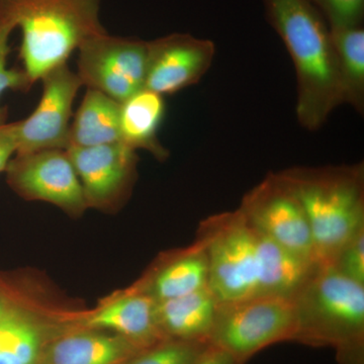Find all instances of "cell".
<instances>
[{"label":"cell","instance_id":"e0dca14e","mask_svg":"<svg viewBox=\"0 0 364 364\" xmlns=\"http://www.w3.org/2000/svg\"><path fill=\"white\" fill-rule=\"evenodd\" d=\"M218 305L208 287L179 298L158 301L155 316L163 338L208 343Z\"/></svg>","mask_w":364,"mask_h":364},{"label":"cell","instance_id":"9c48e42d","mask_svg":"<svg viewBox=\"0 0 364 364\" xmlns=\"http://www.w3.org/2000/svg\"><path fill=\"white\" fill-rule=\"evenodd\" d=\"M6 172L9 188L25 200L52 203L72 215H81L88 208L66 150L16 154Z\"/></svg>","mask_w":364,"mask_h":364},{"label":"cell","instance_id":"603a6c76","mask_svg":"<svg viewBox=\"0 0 364 364\" xmlns=\"http://www.w3.org/2000/svg\"><path fill=\"white\" fill-rule=\"evenodd\" d=\"M16 28L13 20L0 7V97L4 91H28L33 86L23 69L7 67V56L11 52L9 38ZM6 109L0 107V112Z\"/></svg>","mask_w":364,"mask_h":364},{"label":"cell","instance_id":"52a82bcc","mask_svg":"<svg viewBox=\"0 0 364 364\" xmlns=\"http://www.w3.org/2000/svg\"><path fill=\"white\" fill-rule=\"evenodd\" d=\"M78 77L82 85L116 102L143 90L147 67V41L95 36L78 48Z\"/></svg>","mask_w":364,"mask_h":364},{"label":"cell","instance_id":"7a4b0ae2","mask_svg":"<svg viewBox=\"0 0 364 364\" xmlns=\"http://www.w3.org/2000/svg\"><path fill=\"white\" fill-rule=\"evenodd\" d=\"M301 203L312 233L316 262L329 264L364 228V165L294 167L277 172Z\"/></svg>","mask_w":364,"mask_h":364},{"label":"cell","instance_id":"5b68a950","mask_svg":"<svg viewBox=\"0 0 364 364\" xmlns=\"http://www.w3.org/2000/svg\"><path fill=\"white\" fill-rule=\"evenodd\" d=\"M196 240L207 253L208 287L218 303L256 296V233L240 210L221 213L203 220Z\"/></svg>","mask_w":364,"mask_h":364},{"label":"cell","instance_id":"ffe728a7","mask_svg":"<svg viewBox=\"0 0 364 364\" xmlns=\"http://www.w3.org/2000/svg\"><path fill=\"white\" fill-rule=\"evenodd\" d=\"M336 52L342 105L364 112V30L363 26L330 28Z\"/></svg>","mask_w":364,"mask_h":364},{"label":"cell","instance_id":"4fadbf2b","mask_svg":"<svg viewBox=\"0 0 364 364\" xmlns=\"http://www.w3.org/2000/svg\"><path fill=\"white\" fill-rule=\"evenodd\" d=\"M156 301L132 287L107 299L86 318L85 328L114 333L148 348L164 340L155 316Z\"/></svg>","mask_w":364,"mask_h":364},{"label":"cell","instance_id":"3957f363","mask_svg":"<svg viewBox=\"0 0 364 364\" xmlns=\"http://www.w3.org/2000/svg\"><path fill=\"white\" fill-rule=\"evenodd\" d=\"M293 301V341L332 347L339 364H364V284L318 264Z\"/></svg>","mask_w":364,"mask_h":364},{"label":"cell","instance_id":"7402d4cb","mask_svg":"<svg viewBox=\"0 0 364 364\" xmlns=\"http://www.w3.org/2000/svg\"><path fill=\"white\" fill-rule=\"evenodd\" d=\"M210 345L164 339L139 351L124 364H198Z\"/></svg>","mask_w":364,"mask_h":364},{"label":"cell","instance_id":"4316f807","mask_svg":"<svg viewBox=\"0 0 364 364\" xmlns=\"http://www.w3.org/2000/svg\"><path fill=\"white\" fill-rule=\"evenodd\" d=\"M198 364H242L234 356L222 349L210 346Z\"/></svg>","mask_w":364,"mask_h":364},{"label":"cell","instance_id":"30bf717a","mask_svg":"<svg viewBox=\"0 0 364 364\" xmlns=\"http://www.w3.org/2000/svg\"><path fill=\"white\" fill-rule=\"evenodd\" d=\"M40 80L43 92L39 105L30 117L18 121L16 154L67 150L69 146L72 105L82 82L67 63L54 67Z\"/></svg>","mask_w":364,"mask_h":364},{"label":"cell","instance_id":"ba28073f","mask_svg":"<svg viewBox=\"0 0 364 364\" xmlns=\"http://www.w3.org/2000/svg\"><path fill=\"white\" fill-rule=\"evenodd\" d=\"M238 210L256 232L316 262L305 210L279 173L268 174L249 191Z\"/></svg>","mask_w":364,"mask_h":364},{"label":"cell","instance_id":"484cf974","mask_svg":"<svg viewBox=\"0 0 364 364\" xmlns=\"http://www.w3.org/2000/svg\"><path fill=\"white\" fill-rule=\"evenodd\" d=\"M7 112H0V172L6 171L18 148V121L7 123Z\"/></svg>","mask_w":364,"mask_h":364},{"label":"cell","instance_id":"9a60e30c","mask_svg":"<svg viewBox=\"0 0 364 364\" xmlns=\"http://www.w3.org/2000/svg\"><path fill=\"white\" fill-rule=\"evenodd\" d=\"M143 349L114 333L83 328L46 342L36 364H124Z\"/></svg>","mask_w":364,"mask_h":364},{"label":"cell","instance_id":"277c9868","mask_svg":"<svg viewBox=\"0 0 364 364\" xmlns=\"http://www.w3.org/2000/svg\"><path fill=\"white\" fill-rule=\"evenodd\" d=\"M0 7L21 28L20 57L32 85L86 40L107 33L100 0H0Z\"/></svg>","mask_w":364,"mask_h":364},{"label":"cell","instance_id":"7c38bea8","mask_svg":"<svg viewBox=\"0 0 364 364\" xmlns=\"http://www.w3.org/2000/svg\"><path fill=\"white\" fill-rule=\"evenodd\" d=\"M147 44L144 88L162 97L200 82L215 59L214 43L189 33H171L147 41Z\"/></svg>","mask_w":364,"mask_h":364},{"label":"cell","instance_id":"ac0fdd59","mask_svg":"<svg viewBox=\"0 0 364 364\" xmlns=\"http://www.w3.org/2000/svg\"><path fill=\"white\" fill-rule=\"evenodd\" d=\"M166 112L164 97L143 88L119 104V142L148 151L159 161L169 156L158 138Z\"/></svg>","mask_w":364,"mask_h":364},{"label":"cell","instance_id":"83f0119b","mask_svg":"<svg viewBox=\"0 0 364 364\" xmlns=\"http://www.w3.org/2000/svg\"><path fill=\"white\" fill-rule=\"evenodd\" d=\"M14 306H16V305H14L9 298H7L4 289H0V318L4 317Z\"/></svg>","mask_w":364,"mask_h":364},{"label":"cell","instance_id":"8fae6325","mask_svg":"<svg viewBox=\"0 0 364 364\" xmlns=\"http://www.w3.org/2000/svg\"><path fill=\"white\" fill-rule=\"evenodd\" d=\"M66 152L80 181L88 208L111 210L130 195L136 178V151L116 142L70 147Z\"/></svg>","mask_w":364,"mask_h":364},{"label":"cell","instance_id":"6da1fadb","mask_svg":"<svg viewBox=\"0 0 364 364\" xmlns=\"http://www.w3.org/2000/svg\"><path fill=\"white\" fill-rule=\"evenodd\" d=\"M265 16L293 60L296 114L306 130L322 128L342 105L336 52L324 16L310 0H262Z\"/></svg>","mask_w":364,"mask_h":364},{"label":"cell","instance_id":"5bb4252c","mask_svg":"<svg viewBox=\"0 0 364 364\" xmlns=\"http://www.w3.org/2000/svg\"><path fill=\"white\" fill-rule=\"evenodd\" d=\"M207 287V253L198 240L188 248L163 255L134 286L156 303L186 296Z\"/></svg>","mask_w":364,"mask_h":364},{"label":"cell","instance_id":"cb8c5ba5","mask_svg":"<svg viewBox=\"0 0 364 364\" xmlns=\"http://www.w3.org/2000/svg\"><path fill=\"white\" fill-rule=\"evenodd\" d=\"M329 265L344 277L364 284V228L345 242Z\"/></svg>","mask_w":364,"mask_h":364},{"label":"cell","instance_id":"d4e9b609","mask_svg":"<svg viewBox=\"0 0 364 364\" xmlns=\"http://www.w3.org/2000/svg\"><path fill=\"white\" fill-rule=\"evenodd\" d=\"M329 28L363 26L364 0H310Z\"/></svg>","mask_w":364,"mask_h":364},{"label":"cell","instance_id":"d6986e66","mask_svg":"<svg viewBox=\"0 0 364 364\" xmlns=\"http://www.w3.org/2000/svg\"><path fill=\"white\" fill-rule=\"evenodd\" d=\"M119 102L87 88L70 124L68 148L119 142Z\"/></svg>","mask_w":364,"mask_h":364},{"label":"cell","instance_id":"44dd1931","mask_svg":"<svg viewBox=\"0 0 364 364\" xmlns=\"http://www.w3.org/2000/svg\"><path fill=\"white\" fill-rule=\"evenodd\" d=\"M45 343L40 326L20 306L0 318V364H36Z\"/></svg>","mask_w":364,"mask_h":364},{"label":"cell","instance_id":"2e32d148","mask_svg":"<svg viewBox=\"0 0 364 364\" xmlns=\"http://www.w3.org/2000/svg\"><path fill=\"white\" fill-rule=\"evenodd\" d=\"M255 233L257 252L256 296L293 299L312 275L318 263L289 250L264 235L256 231Z\"/></svg>","mask_w":364,"mask_h":364},{"label":"cell","instance_id":"8992f818","mask_svg":"<svg viewBox=\"0 0 364 364\" xmlns=\"http://www.w3.org/2000/svg\"><path fill=\"white\" fill-rule=\"evenodd\" d=\"M294 332L293 299L252 296L218 305L208 343L245 364L270 345L293 341Z\"/></svg>","mask_w":364,"mask_h":364}]
</instances>
